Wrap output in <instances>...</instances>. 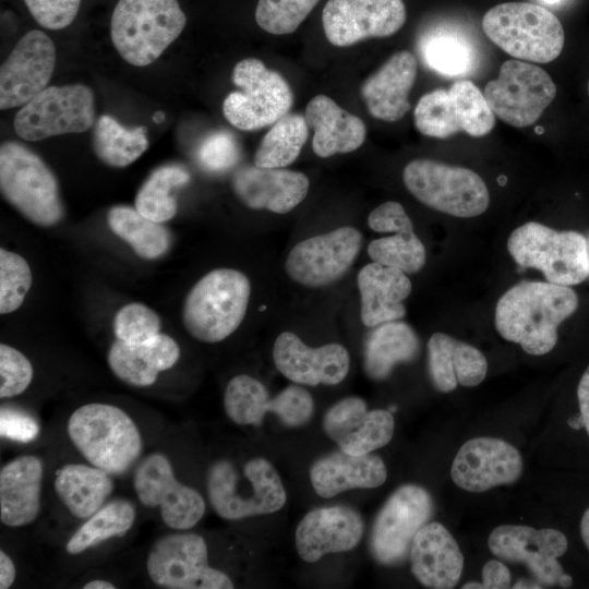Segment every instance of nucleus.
I'll return each mask as SVG.
<instances>
[{"mask_svg": "<svg viewBox=\"0 0 589 589\" xmlns=\"http://www.w3.org/2000/svg\"><path fill=\"white\" fill-rule=\"evenodd\" d=\"M578 308V297L568 286L549 281H521L497 301L494 323L506 340L525 352L542 356L557 342V328Z\"/></svg>", "mask_w": 589, "mask_h": 589, "instance_id": "f257e3e1", "label": "nucleus"}, {"mask_svg": "<svg viewBox=\"0 0 589 589\" xmlns=\"http://www.w3.org/2000/svg\"><path fill=\"white\" fill-rule=\"evenodd\" d=\"M67 435L86 462L121 477L143 457L144 440L134 419L107 402H88L69 416Z\"/></svg>", "mask_w": 589, "mask_h": 589, "instance_id": "f03ea898", "label": "nucleus"}, {"mask_svg": "<svg viewBox=\"0 0 589 589\" xmlns=\"http://www.w3.org/2000/svg\"><path fill=\"white\" fill-rule=\"evenodd\" d=\"M206 490L214 512L230 521L276 513L287 501L278 471L262 457L242 464L227 458L213 461Z\"/></svg>", "mask_w": 589, "mask_h": 589, "instance_id": "7ed1b4c3", "label": "nucleus"}, {"mask_svg": "<svg viewBox=\"0 0 589 589\" xmlns=\"http://www.w3.org/2000/svg\"><path fill=\"white\" fill-rule=\"evenodd\" d=\"M185 24L178 0H119L111 15L110 36L127 62L145 67L161 56Z\"/></svg>", "mask_w": 589, "mask_h": 589, "instance_id": "20e7f679", "label": "nucleus"}, {"mask_svg": "<svg viewBox=\"0 0 589 589\" xmlns=\"http://www.w3.org/2000/svg\"><path fill=\"white\" fill-rule=\"evenodd\" d=\"M250 293V281L240 271H211L185 297L182 320L187 332L202 342L225 340L242 323Z\"/></svg>", "mask_w": 589, "mask_h": 589, "instance_id": "39448f33", "label": "nucleus"}, {"mask_svg": "<svg viewBox=\"0 0 589 589\" xmlns=\"http://www.w3.org/2000/svg\"><path fill=\"white\" fill-rule=\"evenodd\" d=\"M0 191L12 207L37 226L52 227L64 218L56 175L40 156L19 142L1 144Z\"/></svg>", "mask_w": 589, "mask_h": 589, "instance_id": "423d86ee", "label": "nucleus"}, {"mask_svg": "<svg viewBox=\"0 0 589 589\" xmlns=\"http://www.w3.org/2000/svg\"><path fill=\"white\" fill-rule=\"evenodd\" d=\"M482 28L496 46L522 61H553L565 43L560 20L546 8L529 2L494 5L484 14Z\"/></svg>", "mask_w": 589, "mask_h": 589, "instance_id": "0eeeda50", "label": "nucleus"}, {"mask_svg": "<svg viewBox=\"0 0 589 589\" xmlns=\"http://www.w3.org/2000/svg\"><path fill=\"white\" fill-rule=\"evenodd\" d=\"M507 250L518 265L541 271L549 283L573 286L589 277L587 239L577 231L526 223L510 233Z\"/></svg>", "mask_w": 589, "mask_h": 589, "instance_id": "6e6552de", "label": "nucleus"}, {"mask_svg": "<svg viewBox=\"0 0 589 589\" xmlns=\"http://www.w3.org/2000/svg\"><path fill=\"white\" fill-rule=\"evenodd\" d=\"M402 180L407 190L422 204L452 216H479L490 203L483 179L465 167L414 159L406 165Z\"/></svg>", "mask_w": 589, "mask_h": 589, "instance_id": "1a4fd4ad", "label": "nucleus"}, {"mask_svg": "<svg viewBox=\"0 0 589 589\" xmlns=\"http://www.w3.org/2000/svg\"><path fill=\"white\" fill-rule=\"evenodd\" d=\"M145 567L151 581L164 589L235 588L228 574L209 565L206 540L190 530H172L158 538Z\"/></svg>", "mask_w": 589, "mask_h": 589, "instance_id": "9d476101", "label": "nucleus"}, {"mask_svg": "<svg viewBox=\"0 0 589 589\" xmlns=\"http://www.w3.org/2000/svg\"><path fill=\"white\" fill-rule=\"evenodd\" d=\"M232 82L240 91L226 96L223 113L237 129L253 131L274 124L292 106L293 95L287 81L256 58L239 61Z\"/></svg>", "mask_w": 589, "mask_h": 589, "instance_id": "9b49d317", "label": "nucleus"}, {"mask_svg": "<svg viewBox=\"0 0 589 589\" xmlns=\"http://www.w3.org/2000/svg\"><path fill=\"white\" fill-rule=\"evenodd\" d=\"M132 485L140 504L157 509L170 530H191L203 518L206 503L194 488L176 476L171 459L163 452H151L132 470Z\"/></svg>", "mask_w": 589, "mask_h": 589, "instance_id": "f8f14e48", "label": "nucleus"}, {"mask_svg": "<svg viewBox=\"0 0 589 589\" xmlns=\"http://www.w3.org/2000/svg\"><path fill=\"white\" fill-rule=\"evenodd\" d=\"M94 124V94L83 84L47 86L22 106L13 121L15 133L29 142L81 133Z\"/></svg>", "mask_w": 589, "mask_h": 589, "instance_id": "ddd939ff", "label": "nucleus"}, {"mask_svg": "<svg viewBox=\"0 0 589 589\" xmlns=\"http://www.w3.org/2000/svg\"><path fill=\"white\" fill-rule=\"evenodd\" d=\"M433 513L434 502L428 490L417 484L397 488L374 519L370 536L373 557L386 566L402 563L416 534Z\"/></svg>", "mask_w": 589, "mask_h": 589, "instance_id": "4468645a", "label": "nucleus"}, {"mask_svg": "<svg viewBox=\"0 0 589 589\" xmlns=\"http://www.w3.org/2000/svg\"><path fill=\"white\" fill-rule=\"evenodd\" d=\"M556 85L542 68L507 60L496 80L484 87V96L494 115L516 128L533 124L556 95Z\"/></svg>", "mask_w": 589, "mask_h": 589, "instance_id": "2eb2a0df", "label": "nucleus"}, {"mask_svg": "<svg viewBox=\"0 0 589 589\" xmlns=\"http://www.w3.org/2000/svg\"><path fill=\"white\" fill-rule=\"evenodd\" d=\"M227 417L238 425H261L266 413L272 412L288 428L306 424L314 411L312 395L299 385H289L271 398L264 384L248 375L233 376L227 384L223 398Z\"/></svg>", "mask_w": 589, "mask_h": 589, "instance_id": "dca6fc26", "label": "nucleus"}, {"mask_svg": "<svg viewBox=\"0 0 589 589\" xmlns=\"http://www.w3.org/2000/svg\"><path fill=\"white\" fill-rule=\"evenodd\" d=\"M361 245L362 235L349 226L308 238L289 252L286 273L293 281L308 288L329 286L349 271Z\"/></svg>", "mask_w": 589, "mask_h": 589, "instance_id": "f3484780", "label": "nucleus"}, {"mask_svg": "<svg viewBox=\"0 0 589 589\" xmlns=\"http://www.w3.org/2000/svg\"><path fill=\"white\" fill-rule=\"evenodd\" d=\"M488 545L497 558L524 564L541 585L558 586L564 570L557 558L568 548L563 532L551 528L502 525L490 533Z\"/></svg>", "mask_w": 589, "mask_h": 589, "instance_id": "a211bd4d", "label": "nucleus"}, {"mask_svg": "<svg viewBox=\"0 0 589 589\" xmlns=\"http://www.w3.org/2000/svg\"><path fill=\"white\" fill-rule=\"evenodd\" d=\"M406 22L402 0H328L322 13L327 40L348 47L371 37H387Z\"/></svg>", "mask_w": 589, "mask_h": 589, "instance_id": "6ab92c4d", "label": "nucleus"}, {"mask_svg": "<svg viewBox=\"0 0 589 589\" xmlns=\"http://www.w3.org/2000/svg\"><path fill=\"white\" fill-rule=\"evenodd\" d=\"M56 48L41 31L27 32L0 69V108L24 106L43 92L53 73Z\"/></svg>", "mask_w": 589, "mask_h": 589, "instance_id": "aec40b11", "label": "nucleus"}, {"mask_svg": "<svg viewBox=\"0 0 589 589\" xmlns=\"http://www.w3.org/2000/svg\"><path fill=\"white\" fill-rule=\"evenodd\" d=\"M522 471V457L514 445L481 436L461 445L453 460L450 477L458 488L481 493L517 482Z\"/></svg>", "mask_w": 589, "mask_h": 589, "instance_id": "412c9836", "label": "nucleus"}, {"mask_svg": "<svg viewBox=\"0 0 589 589\" xmlns=\"http://www.w3.org/2000/svg\"><path fill=\"white\" fill-rule=\"evenodd\" d=\"M325 434L342 452L363 455L387 445L395 429L393 414L385 409L368 410L359 397H346L324 414Z\"/></svg>", "mask_w": 589, "mask_h": 589, "instance_id": "4be33fe9", "label": "nucleus"}, {"mask_svg": "<svg viewBox=\"0 0 589 589\" xmlns=\"http://www.w3.org/2000/svg\"><path fill=\"white\" fill-rule=\"evenodd\" d=\"M273 359L285 377L309 386L339 384L350 365L349 353L342 345L333 342L312 348L291 332L278 335Z\"/></svg>", "mask_w": 589, "mask_h": 589, "instance_id": "5701e85b", "label": "nucleus"}, {"mask_svg": "<svg viewBox=\"0 0 589 589\" xmlns=\"http://www.w3.org/2000/svg\"><path fill=\"white\" fill-rule=\"evenodd\" d=\"M363 531V519L351 507L315 508L304 515L296 529V549L302 561L314 563L326 554L352 550Z\"/></svg>", "mask_w": 589, "mask_h": 589, "instance_id": "b1692460", "label": "nucleus"}, {"mask_svg": "<svg viewBox=\"0 0 589 589\" xmlns=\"http://www.w3.org/2000/svg\"><path fill=\"white\" fill-rule=\"evenodd\" d=\"M231 185L247 207L286 214L305 199L310 181L299 171L254 165L238 169Z\"/></svg>", "mask_w": 589, "mask_h": 589, "instance_id": "393cba45", "label": "nucleus"}, {"mask_svg": "<svg viewBox=\"0 0 589 589\" xmlns=\"http://www.w3.org/2000/svg\"><path fill=\"white\" fill-rule=\"evenodd\" d=\"M44 461L24 454L0 469V521L9 528L33 524L41 512Z\"/></svg>", "mask_w": 589, "mask_h": 589, "instance_id": "a878e982", "label": "nucleus"}, {"mask_svg": "<svg viewBox=\"0 0 589 589\" xmlns=\"http://www.w3.org/2000/svg\"><path fill=\"white\" fill-rule=\"evenodd\" d=\"M409 558L411 573L426 588H454L462 574L464 555L460 548L438 521H429L418 531Z\"/></svg>", "mask_w": 589, "mask_h": 589, "instance_id": "bb28decb", "label": "nucleus"}, {"mask_svg": "<svg viewBox=\"0 0 589 589\" xmlns=\"http://www.w3.org/2000/svg\"><path fill=\"white\" fill-rule=\"evenodd\" d=\"M417 59L408 50L394 53L361 86V96L372 117L394 122L410 109L409 93L417 77Z\"/></svg>", "mask_w": 589, "mask_h": 589, "instance_id": "cd10ccee", "label": "nucleus"}, {"mask_svg": "<svg viewBox=\"0 0 589 589\" xmlns=\"http://www.w3.org/2000/svg\"><path fill=\"white\" fill-rule=\"evenodd\" d=\"M180 358L178 342L167 334L141 344H127L116 339L109 347L107 363L123 383L133 387H148L158 375L170 370Z\"/></svg>", "mask_w": 589, "mask_h": 589, "instance_id": "c85d7f7f", "label": "nucleus"}, {"mask_svg": "<svg viewBox=\"0 0 589 589\" xmlns=\"http://www.w3.org/2000/svg\"><path fill=\"white\" fill-rule=\"evenodd\" d=\"M309 474L315 493L330 498L348 490L382 485L387 478V469L377 455H353L338 449L315 460Z\"/></svg>", "mask_w": 589, "mask_h": 589, "instance_id": "c756f323", "label": "nucleus"}, {"mask_svg": "<svg viewBox=\"0 0 589 589\" xmlns=\"http://www.w3.org/2000/svg\"><path fill=\"white\" fill-rule=\"evenodd\" d=\"M428 365L432 384L441 393L458 385L477 386L488 372V361L478 348L440 332L428 341Z\"/></svg>", "mask_w": 589, "mask_h": 589, "instance_id": "7c9ffc66", "label": "nucleus"}, {"mask_svg": "<svg viewBox=\"0 0 589 589\" xmlns=\"http://www.w3.org/2000/svg\"><path fill=\"white\" fill-rule=\"evenodd\" d=\"M361 298V321L366 327H375L406 315L402 301L411 292V281L402 271L372 262L363 266L357 276Z\"/></svg>", "mask_w": 589, "mask_h": 589, "instance_id": "2f4dec72", "label": "nucleus"}, {"mask_svg": "<svg viewBox=\"0 0 589 589\" xmlns=\"http://www.w3.org/2000/svg\"><path fill=\"white\" fill-rule=\"evenodd\" d=\"M304 117L314 131L312 147L318 157L353 152L365 140L363 121L325 95H317L308 103Z\"/></svg>", "mask_w": 589, "mask_h": 589, "instance_id": "473e14b6", "label": "nucleus"}, {"mask_svg": "<svg viewBox=\"0 0 589 589\" xmlns=\"http://www.w3.org/2000/svg\"><path fill=\"white\" fill-rule=\"evenodd\" d=\"M113 478L88 462H68L56 470L53 490L71 516L85 520L110 500Z\"/></svg>", "mask_w": 589, "mask_h": 589, "instance_id": "72a5a7b5", "label": "nucleus"}, {"mask_svg": "<svg viewBox=\"0 0 589 589\" xmlns=\"http://www.w3.org/2000/svg\"><path fill=\"white\" fill-rule=\"evenodd\" d=\"M419 350V338L409 324L401 321L382 323L366 338L364 370L373 380H385L397 364L414 360Z\"/></svg>", "mask_w": 589, "mask_h": 589, "instance_id": "f704fd0d", "label": "nucleus"}, {"mask_svg": "<svg viewBox=\"0 0 589 589\" xmlns=\"http://www.w3.org/2000/svg\"><path fill=\"white\" fill-rule=\"evenodd\" d=\"M423 62L447 77L465 76L477 64V52L471 41L459 31L440 26L425 32L419 40Z\"/></svg>", "mask_w": 589, "mask_h": 589, "instance_id": "c9c22d12", "label": "nucleus"}, {"mask_svg": "<svg viewBox=\"0 0 589 589\" xmlns=\"http://www.w3.org/2000/svg\"><path fill=\"white\" fill-rule=\"evenodd\" d=\"M136 520V507L127 498L109 500L68 539L64 550L69 555H80L112 538L127 534Z\"/></svg>", "mask_w": 589, "mask_h": 589, "instance_id": "e433bc0d", "label": "nucleus"}, {"mask_svg": "<svg viewBox=\"0 0 589 589\" xmlns=\"http://www.w3.org/2000/svg\"><path fill=\"white\" fill-rule=\"evenodd\" d=\"M110 230L125 241L144 260H157L170 249L171 237L168 229L143 216L135 207L112 206L107 214Z\"/></svg>", "mask_w": 589, "mask_h": 589, "instance_id": "4c0bfd02", "label": "nucleus"}, {"mask_svg": "<svg viewBox=\"0 0 589 589\" xmlns=\"http://www.w3.org/2000/svg\"><path fill=\"white\" fill-rule=\"evenodd\" d=\"M146 129H128L113 117L100 116L93 128L92 146L107 166L122 168L134 163L148 147Z\"/></svg>", "mask_w": 589, "mask_h": 589, "instance_id": "58836bf2", "label": "nucleus"}, {"mask_svg": "<svg viewBox=\"0 0 589 589\" xmlns=\"http://www.w3.org/2000/svg\"><path fill=\"white\" fill-rule=\"evenodd\" d=\"M190 181L189 171L176 164L164 165L155 169L139 189L134 207L146 218L156 223L171 220L178 211L177 201L171 191Z\"/></svg>", "mask_w": 589, "mask_h": 589, "instance_id": "ea45409f", "label": "nucleus"}, {"mask_svg": "<svg viewBox=\"0 0 589 589\" xmlns=\"http://www.w3.org/2000/svg\"><path fill=\"white\" fill-rule=\"evenodd\" d=\"M309 134L305 117L287 113L277 120L262 139L254 165L261 168H284L299 156Z\"/></svg>", "mask_w": 589, "mask_h": 589, "instance_id": "a19ab883", "label": "nucleus"}, {"mask_svg": "<svg viewBox=\"0 0 589 589\" xmlns=\"http://www.w3.org/2000/svg\"><path fill=\"white\" fill-rule=\"evenodd\" d=\"M395 235L375 239L368 245L373 262L416 274L425 264V248L413 231L411 219H407L392 231Z\"/></svg>", "mask_w": 589, "mask_h": 589, "instance_id": "79ce46f5", "label": "nucleus"}, {"mask_svg": "<svg viewBox=\"0 0 589 589\" xmlns=\"http://www.w3.org/2000/svg\"><path fill=\"white\" fill-rule=\"evenodd\" d=\"M461 131L481 137L491 132L495 115L484 94L468 80H459L449 87Z\"/></svg>", "mask_w": 589, "mask_h": 589, "instance_id": "37998d69", "label": "nucleus"}, {"mask_svg": "<svg viewBox=\"0 0 589 589\" xmlns=\"http://www.w3.org/2000/svg\"><path fill=\"white\" fill-rule=\"evenodd\" d=\"M413 117L417 130L430 137L446 139L461 131L448 89L437 88L424 94Z\"/></svg>", "mask_w": 589, "mask_h": 589, "instance_id": "c03bdc74", "label": "nucleus"}, {"mask_svg": "<svg viewBox=\"0 0 589 589\" xmlns=\"http://www.w3.org/2000/svg\"><path fill=\"white\" fill-rule=\"evenodd\" d=\"M320 0H259L257 25L274 35L293 33Z\"/></svg>", "mask_w": 589, "mask_h": 589, "instance_id": "a18cd8bd", "label": "nucleus"}, {"mask_svg": "<svg viewBox=\"0 0 589 589\" xmlns=\"http://www.w3.org/2000/svg\"><path fill=\"white\" fill-rule=\"evenodd\" d=\"M32 272L20 254L0 249V313L17 310L31 289Z\"/></svg>", "mask_w": 589, "mask_h": 589, "instance_id": "49530a36", "label": "nucleus"}, {"mask_svg": "<svg viewBox=\"0 0 589 589\" xmlns=\"http://www.w3.org/2000/svg\"><path fill=\"white\" fill-rule=\"evenodd\" d=\"M160 318L143 303L132 302L118 310L113 320V332L118 340L141 344L160 333Z\"/></svg>", "mask_w": 589, "mask_h": 589, "instance_id": "de8ad7c7", "label": "nucleus"}, {"mask_svg": "<svg viewBox=\"0 0 589 589\" xmlns=\"http://www.w3.org/2000/svg\"><path fill=\"white\" fill-rule=\"evenodd\" d=\"M34 369L28 358L16 348L0 345V398L23 394L31 385Z\"/></svg>", "mask_w": 589, "mask_h": 589, "instance_id": "09e8293b", "label": "nucleus"}, {"mask_svg": "<svg viewBox=\"0 0 589 589\" xmlns=\"http://www.w3.org/2000/svg\"><path fill=\"white\" fill-rule=\"evenodd\" d=\"M240 158V146L228 131H215L200 143L196 159L202 168L211 172H223L232 168Z\"/></svg>", "mask_w": 589, "mask_h": 589, "instance_id": "8fccbe9b", "label": "nucleus"}, {"mask_svg": "<svg viewBox=\"0 0 589 589\" xmlns=\"http://www.w3.org/2000/svg\"><path fill=\"white\" fill-rule=\"evenodd\" d=\"M31 15L44 28L56 31L69 26L79 12L81 0H23Z\"/></svg>", "mask_w": 589, "mask_h": 589, "instance_id": "3c124183", "label": "nucleus"}, {"mask_svg": "<svg viewBox=\"0 0 589 589\" xmlns=\"http://www.w3.org/2000/svg\"><path fill=\"white\" fill-rule=\"evenodd\" d=\"M481 589H507L512 587L509 569L498 560H490L482 567Z\"/></svg>", "mask_w": 589, "mask_h": 589, "instance_id": "603ef678", "label": "nucleus"}, {"mask_svg": "<svg viewBox=\"0 0 589 589\" xmlns=\"http://www.w3.org/2000/svg\"><path fill=\"white\" fill-rule=\"evenodd\" d=\"M577 398L579 404L580 416L584 421V426L589 435V366L584 372L578 387Z\"/></svg>", "mask_w": 589, "mask_h": 589, "instance_id": "864d4df0", "label": "nucleus"}, {"mask_svg": "<svg viewBox=\"0 0 589 589\" xmlns=\"http://www.w3.org/2000/svg\"><path fill=\"white\" fill-rule=\"evenodd\" d=\"M15 577L16 568L13 560L4 550H0V589L12 587Z\"/></svg>", "mask_w": 589, "mask_h": 589, "instance_id": "5fc2aeb1", "label": "nucleus"}, {"mask_svg": "<svg viewBox=\"0 0 589 589\" xmlns=\"http://www.w3.org/2000/svg\"><path fill=\"white\" fill-rule=\"evenodd\" d=\"M84 589H116L117 586L105 579H93L83 585Z\"/></svg>", "mask_w": 589, "mask_h": 589, "instance_id": "6e6d98bb", "label": "nucleus"}, {"mask_svg": "<svg viewBox=\"0 0 589 589\" xmlns=\"http://www.w3.org/2000/svg\"><path fill=\"white\" fill-rule=\"evenodd\" d=\"M580 534L589 551V507L585 510L580 520Z\"/></svg>", "mask_w": 589, "mask_h": 589, "instance_id": "4d7b16f0", "label": "nucleus"}, {"mask_svg": "<svg viewBox=\"0 0 589 589\" xmlns=\"http://www.w3.org/2000/svg\"><path fill=\"white\" fill-rule=\"evenodd\" d=\"M512 588H542V585L540 582H532L530 580H527V579H519L518 581H516Z\"/></svg>", "mask_w": 589, "mask_h": 589, "instance_id": "13d9d810", "label": "nucleus"}, {"mask_svg": "<svg viewBox=\"0 0 589 589\" xmlns=\"http://www.w3.org/2000/svg\"><path fill=\"white\" fill-rule=\"evenodd\" d=\"M568 424L573 429H576V430L581 429L584 426V421H582L581 416L579 414L578 417L569 418L568 419Z\"/></svg>", "mask_w": 589, "mask_h": 589, "instance_id": "bf43d9fd", "label": "nucleus"}, {"mask_svg": "<svg viewBox=\"0 0 589 589\" xmlns=\"http://www.w3.org/2000/svg\"><path fill=\"white\" fill-rule=\"evenodd\" d=\"M572 585H573L572 576L567 574H563V576L560 578L558 586L561 588H570Z\"/></svg>", "mask_w": 589, "mask_h": 589, "instance_id": "052dcab7", "label": "nucleus"}, {"mask_svg": "<svg viewBox=\"0 0 589 589\" xmlns=\"http://www.w3.org/2000/svg\"><path fill=\"white\" fill-rule=\"evenodd\" d=\"M543 3L545 4H549V5H555L557 3H560L562 0H541Z\"/></svg>", "mask_w": 589, "mask_h": 589, "instance_id": "680f3d73", "label": "nucleus"}, {"mask_svg": "<svg viewBox=\"0 0 589 589\" xmlns=\"http://www.w3.org/2000/svg\"><path fill=\"white\" fill-rule=\"evenodd\" d=\"M163 117L164 115L161 112H157L155 116H154V120L156 122H160L163 120Z\"/></svg>", "mask_w": 589, "mask_h": 589, "instance_id": "e2e57ef3", "label": "nucleus"}, {"mask_svg": "<svg viewBox=\"0 0 589 589\" xmlns=\"http://www.w3.org/2000/svg\"><path fill=\"white\" fill-rule=\"evenodd\" d=\"M544 129L542 127H536L534 132L538 134L543 133Z\"/></svg>", "mask_w": 589, "mask_h": 589, "instance_id": "0e129e2a", "label": "nucleus"}, {"mask_svg": "<svg viewBox=\"0 0 589 589\" xmlns=\"http://www.w3.org/2000/svg\"><path fill=\"white\" fill-rule=\"evenodd\" d=\"M587 245H588V257H589V239L587 240Z\"/></svg>", "mask_w": 589, "mask_h": 589, "instance_id": "69168bd1", "label": "nucleus"}, {"mask_svg": "<svg viewBox=\"0 0 589 589\" xmlns=\"http://www.w3.org/2000/svg\"><path fill=\"white\" fill-rule=\"evenodd\" d=\"M587 92H588V95H589V81H588V84H587Z\"/></svg>", "mask_w": 589, "mask_h": 589, "instance_id": "338daca9", "label": "nucleus"}]
</instances>
